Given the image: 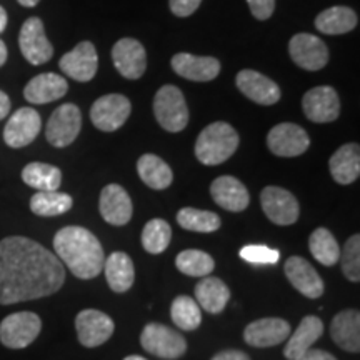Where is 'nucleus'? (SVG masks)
<instances>
[{
	"mask_svg": "<svg viewBox=\"0 0 360 360\" xmlns=\"http://www.w3.org/2000/svg\"><path fill=\"white\" fill-rule=\"evenodd\" d=\"M210 195L214 202L229 212H242L250 204L249 191L240 180L232 175H222L210 186Z\"/></svg>",
	"mask_w": 360,
	"mask_h": 360,
	"instance_id": "4be33fe9",
	"label": "nucleus"
},
{
	"mask_svg": "<svg viewBox=\"0 0 360 360\" xmlns=\"http://www.w3.org/2000/svg\"><path fill=\"white\" fill-rule=\"evenodd\" d=\"M302 109L307 119L312 120V122H334L340 114L339 96H337L335 89L327 87V85L314 87L304 96Z\"/></svg>",
	"mask_w": 360,
	"mask_h": 360,
	"instance_id": "f3484780",
	"label": "nucleus"
},
{
	"mask_svg": "<svg viewBox=\"0 0 360 360\" xmlns=\"http://www.w3.org/2000/svg\"><path fill=\"white\" fill-rule=\"evenodd\" d=\"M309 249L312 252L314 259L326 267H332L340 259V247L332 232L326 227H319L317 231L312 232L309 238Z\"/></svg>",
	"mask_w": 360,
	"mask_h": 360,
	"instance_id": "72a5a7b5",
	"label": "nucleus"
},
{
	"mask_svg": "<svg viewBox=\"0 0 360 360\" xmlns=\"http://www.w3.org/2000/svg\"><path fill=\"white\" fill-rule=\"evenodd\" d=\"M177 222L182 229L192 232L209 233L220 229V217L210 210H199L193 207L180 209L177 214Z\"/></svg>",
	"mask_w": 360,
	"mask_h": 360,
	"instance_id": "f704fd0d",
	"label": "nucleus"
},
{
	"mask_svg": "<svg viewBox=\"0 0 360 360\" xmlns=\"http://www.w3.org/2000/svg\"><path fill=\"white\" fill-rule=\"evenodd\" d=\"M22 56L32 65H42L53 56V47L44 30V22L39 17H30L22 25L19 34Z\"/></svg>",
	"mask_w": 360,
	"mask_h": 360,
	"instance_id": "1a4fd4ad",
	"label": "nucleus"
},
{
	"mask_svg": "<svg viewBox=\"0 0 360 360\" xmlns=\"http://www.w3.org/2000/svg\"><path fill=\"white\" fill-rule=\"evenodd\" d=\"M330 174L337 184L349 186L355 182L360 175V147L357 143L342 146L328 162Z\"/></svg>",
	"mask_w": 360,
	"mask_h": 360,
	"instance_id": "bb28decb",
	"label": "nucleus"
},
{
	"mask_svg": "<svg viewBox=\"0 0 360 360\" xmlns=\"http://www.w3.org/2000/svg\"><path fill=\"white\" fill-rule=\"evenodd\" d=\"M137 172L142 182L154 191H164L174 180L172 169L167 162L154 154H146L137 160Z\"/></svg>",
	"mask_w": 360,
	"mask_h": 360,
	"instance_id": "7c9ffc66",
	"label": "nucleus"
},
{
	"mask_svg": "<svg viewBox=\"0 0 360 360\" xmlns=\"http://www.w3.org/2000/svg\"><path fill=\"white\" fill-rule=\"evenodd\" d=\"M124 360H147V359L141 357V355H129V357H125Z\"/></svg>",
	"mask_w": 360,
	"mask_h": 360,
	"instance_id": "8fccbe9b",
	"label": "nucleus"
},
{
	"mask_svg": "<svg viewBox=\"0 0 360 360\" xmlns=\"http://www.w3.org/2000/svg\"><path fill=\"white\" fill-rule=\"evenodd\" d=\"M58 67L67 77L77 80V82H90L96 77L98 67L96 45L89 40L80 42L77 47H74L60 58Z\"/></svg>",
	"mask_w": 360,
	"mask_h": 360,
	"instance_id": "ddd939ff",
	"label": "nucleus"
},
{
	"mask_svg": "<svg viewBox=\"0 0 360 360\" xmlns=\"http://www.w3.org/2000/svg\"><path fill=\"white\" fill-rule=\"evenodd\" d=\"M53 249L57 259L62 260L75 277L89 281L103 270L105 254L102 244L87 229L77 225L60 229L53 237Z\"/></svg>",
	"mask_w": 360,
	"mask_h": 360,
	"instance_id": "f03ea898",
	"label": "nucleus"
},
{
	"mask_svg": "<svg viewBox=\"0 0 360 360\" xmlns=\"http://www.w3.org/2000/svg\"><path fill=\"white\" fill-rule=\"evenodd\" d=\"M98 210H101L105 222H109L110 225H117V227H122V225L130 222L134 209L132 200H130L125 188L117 186V184H109L101 192Z\"/></svg>",
	"mask_w": 360,
	"mask_h": 360,
	"instance_id": "aec40b11",
	"label": "nucleus"
},
{
	"mask_svg": "<svg viewBox=\"0 0 360 360\" xmlns=\"http://www.w3.org/2000/svg\"><path fill=\"white\" fill-rule=\"evenodd\" d=\"M342 257V270L344 276L349 278L350 282L360 281V236L355 233L345 242L344 250L340 254Z\"/></svg>",
	"mask_w": 360,
	"mask_h": 360,
	"instance_id": "58836bf2",
	"label": "nucleus"
},
{
	"mask_svg": "<svg viewBox=\"0 0 360 360\" xmlns=\"http://www.w3.org/2000/svg\"><path fill=\"white\" fill-rule=\"evenodd\" d=\"M212 360H250L249 355L240 352V350H224L215 355Z\"/></svg>",
	"mask_w": 360,
	"mask_h": 360,
	"instance_id": "c03bdc74",
	"label": "nucleus"
},
{
	"mask_svg": "<svg viewBox=\"0 0 360 360\" xmlns=\"http://www.w3.org/2000/svg\"><path fill=\"white\" fill-rule=\"evenodd\" d=\"M143 350L164 360L182 357L187 350V342L179 332L162 323H147L141 334Z\"/></svg>",
	"mask_w": 360,
	"mask_h": 360,
	"instance_id": "39448f33",
	"label": "nucleus"
},
{
	"mask_svg": "<svg viewBox=\"0 0 360 360\" xmlns=\"http://www.w3.org/2000/svg\"><path fill=\"white\" fill-rule=\"evenodd\" d=\"M172 238V229L170 225L162 219L148 220L142 232V245L148 254H162L167 250Z\"/></svg>",
	"mask_w": 360,
	"mask_h": 360,
	"instance_id": "4c0bfd02",
	"label": "nucleus"
},
{
	"mask_svg": "<svg viewBox=\"0 0 360 360\" xmlns=\"http://www.w3.org/2000/svg\"><path fill=\"white\" fill-rule=\"evenodd\" d=\"M172 69L180 77L193 82H210L220 74V62L215 57H199L180 52L172 57Z\"/></svg>",
	"mask_w": 360,
	"mask_h": 360,
	"instance_id": "412c9836",
	"label": "nucleus"
},
{
	"mask_svg": "<svg viewBox=\"0 0 360 360\" xmlns=\"http://www.w3.org/2000/svg\"><path fill=\"white\" fill-rule=\"evenodd\" d=\"M170 11L177 17L192 15L200 7L202 0H170Z\"/></svg>",
	"mask_w": 360,
	"mask_h": 360,
	"instance_id": "79ce46f5",
	"label": "nucleus"
},
{
	"mask_svg": "<svg viewBox=\"0 0 360 360\" xmlns=\"http://www.w3.org/2000/svg\"><path fill=\"white\" fill-rule=\"evenodd\" d=\"M42 321L34 312H15L0 322V342L8 349H25L37 339Z\"/></svg>",
	"mask_w": 360,
	"mask_h": 360,
	"instance_id": "423d86ee",
	"label": "nucleus"
},
{
	"mask_svg": "<svg viewBox=\"0 0 360 360\" xmlns=\"http://www.w3.org/2000/svg\"><path fill=\"white\" fill-rule=\"evenodd\" d=\"M74 205V200L69 193L49 191V192H37L30 199V210L40 217H56L69 212Z\"/></svg>",
	"mask_w": 360,
	"mask_h": 360,
	"instance_id": "473e14b6",
	"label": "nucleus"
},
{
	"mask_svg": "<svg viewBox=\"0 0 360 360\" xmlns=\"http://www.w3.org/2000/svg\"><path fill=\"white\" fill-rule=\"evenodd\" d=\"M6 27H7V12L6 8L0 6V34L6 30Z\"/></svg>",
	"mask_w": 360,
	"mask_h": 360,
	"instance_id": "49530a36",
	"label": "nucleus"
},
{
	"mask_svg": "<svg viewBox=\"0 0 360 360\" xmlns=\"http://www.w3.org/2000/svg\"><path fill=\"white\" fill-rule=\"evenodd\" d=\"M175 265L182 274L188 277H207L215 269L214 259L202 250H184L175 259Z\"/></svg>",
	"mask_w": 360,
	"mask_h": 360,
	"instance_id": "e433bc0d",
	"label": "nucleus"
},
{
	"mask_svg": "<svg viewBox=\"0 0 360 360\" xmlns=\"http://www.w3.org/2000/svg\"><path fill=\"white\" fill-rule=\"evenodd\" d=\"M154 114L157 122L167 132H180L188 124V107L186 97L175 85H164L154 98Z\"/></svg>",
	"mask_w": 360,
	"mask_h": 360,
	"instance_id": "20e7f679",
	"label": "nucleus"
},
{
	"mask_svg": "<svg viewBox=\"0 0 360 360\" xmlns=\"http://www.w3.org/2000/svg\"><path fill=\"white\" fill-rule=\"evenodd\" d=\"M236 84L247 98L259 103V105H274V103L281 101V87L272 79L260 74V72L249 69L240 70L237 74Z\"/></svg>",
	"mask_w": 360,
	"mask_h": 360,
	"instance_id": "a211bd4d",
	"label": "nucleus"
},
{
	"mask_svg": "<svg viewBox=\"0 0 360 360\" xmlns=\"http://www.w3.org/2000/svg\"><path fill=\"white\" fill-rule=\"evenodd\" d=\"M252 15L259 20H267L276 8V0H247Z\"/></svg>",
	"mask_w": 360,
	"mask_h": 360,
	"instance_id": "a19ab883",
	"label": "nucleus"
},
{
	"mask_svg": "<svg viewBox=\"0 0 360 360\" xmlns=\"http://www.w3.org/2000/svg\"><path fill=\"white\" fill-rule=\"evenodd\" d=\"M323 334V323L319 317L314 315H307L300 321V326L297 330L290 335L289 342H287L285 349H283V355L289 360H297L312 349V345L319 340V337Z\"/></svg>",
	"mask_w": 360,
	"mask_h": 360,
	"instance_id": "a878e982",
	"label": "nucleus"
},
{
	"mask_svg": "<svg viewBox=\"0 0 360 360\" xmlns=\"http://www.w3.org/2000/svg\"><path fill=\"white\" fill-rule=\"evenodd\" d=\"M130 110V101L120 94H109L97 98L90 109V120L102 132H114L127 122Z\"/></svg>",
	"mask_w": 360,
	"mask_h": 360,
	"instance_id": "6e6552de",
	"label": "nucleus"
},
{
	"mask_svg": "<svg viewBox=\"0 0 360 360\" xmlns=\"http://www.w3.org/2000/svg\"><path fill=\"white\" fill-rule=\"evenodd\" d=\"M240 257L245 260V262H250L254 265H264V264H277L278 257V250L270 249L267 245H247L240 250Z\"/></svg>",
	"mask_w": 360,
	"mask_h": 360,
	"instance_id": "ea45409f",
	"label": "nucleus"
},
{
	"mask_svg": "<svg viewBox=\"0 0 360 360\" xmlns=\"http://www.w3.org/2000/svg\"><path fill=\"white\" fill-rule=\"evenodd\" d=\"M195 299L199 307L210 314H220L231 300V290L217 277H202L195 287Z\"/></svg>",
	"mask_w": 360,
	"mask_h": 360,
	"instance_id": "c85d7f7f",
	"label": "nucleus"
},
{
	"mask_svg": "<svg viewBox=\"0 0 360 360\" xmlns=\"http://www.w3.org/2000/svg\"><path fill=\"white\" fill-rule=\"evenodd\" d=\"M285 276L292 285L295 287L300 294L309 297V299H319L323 294V281L319 272L302 257L287 259Z\"/></svg>",
	"mask_w": 360,
	"mask_h": 360,
	"instance_id": "5701e85b",
	"label": "nucleus"
},
{
	"mask_svg": "<svg viewBox=\"0 0 360 360\" xmlns=\"http://www.w3.org/2000/svg\"><path fill=\"white\" fill-rule=\"evenodd\" d=\"M172 321L180 330H195L202 323V312L199 304L187 295H179L170 307Z\"/></svg>",
	"mask_w": 360,
	"mask_h": 360,
	"instance_id": "c9c22d12",
	"label": "nucleus"
},
{
	"mask_svg": "<svg viewBox=\"0 0 360 360\" xmlns=\"http://www.w3.org/2000/svg\"><path fill=\"white\" fill-rule=\"evenodd\" d=\"M17 2H19L20 6H24V7H35L40 2V0H17Z\"/></svg>",
	"mask_w": 360,
	"mask_h": 360,
	"instance_id": "09e8293b",
	"label": "nucleus"
},
{
	"mask_svg": "<svg viewBox=\"0 0 360 360\" xmlns=\"http://www.w3.org/2000/svg\"><path fill=\"white\" fill-rule=\"evenodd\" d=\"M6 60H7V47L6 44L2 42V39H0V67L6 64Z\"/></svg>",
	"mask_w": 360,
	"mask_h": 360,
	"instance_id": "de8ad7c7",
	"label": "nucleus"
},
{
	"mask_svg": "<svg viewBox=\"0 0 360 360\" xmlns=\"http://www.w3.org/2000/svg\"><path fill=\"white\" fill-rule=\"evenodd\" d=\"M297 360H337L334 355L326 352V350H319V349H310L305 352L302 357Z\"/></svg>",
	"mask_w": 360,
	"mask_h": 360,
	"instance_id": "37998d69",
	"label": "nucleus"
},
{
	"mask_svg": "<svg viewBox=\"0 0 360 360\" xmlns=\"http://www.w3.org/2000/svg\"><path fill=\"white\" fill-rule=\"evenodd\" d=\"M103 272H105L107 283L117 294H124L135 281V269L132 259L124 252H114L103 262Z\"/></svg>",
	"mask_w": 360,
	"mask_h": 360,
	"instance_id": "cd10ccee",
	"label": "nucleus"
},
{
	"mask_svg": "<svg viewBox=\"0 0 360 360\" xmlns=\"http://www.w3.org/2000/svg\"><path fill=\"white\" fill-rule=\"evenodd\" d=\"M82 129V112L74 103H64L53 110L45 129V137L53 147H67L77 139Z\"/></svg>",
	"mask_w": 360,
	"mask_h": 360,
	"instance_id": "0eeeda50",
	"label": "nucleus"
},
{
	"mask_svg": "<svg viewBox=\"0 0 360 360\" xmlns=\"http://www.w3.org/2000/svg\"><path fill=\"white\" fill-rule=\"evenodd\" d=\"M359 17L350 7L337 6L321 12L315 19V27L319 32L327 35L347 34L357 27Z\"/></svg>",
	"mask_w": 360,
	"mask_h": 360,
	"instance_id": "c756f323",
	"label": "nucleus"
},
{
	"mask_svg": "<svg viewBox=\"0 0 360 360\" xmlns=\"http://www.w3.org/2000/svg\"><path fill=\"white\" fill-rule=\"evenodd\" d=\"M238 134L231 124L214 122L202 130L195 142V155L204 165L224 164L236 154Z\"/></svg>",
	"mask_w": 360,
	"mask_h": 360,
	"instance_id": "7ed1b4c3",
	"label": "nucleus"
},
{
	"mask_svg": "<svg viewBox=\"0 0 360 360\" xmlns=\"http://www.w3.org/2000/svg\"><path fill=\"white\" fill-rule=\"evenodd\" d=\"M267 146L270 152L278 157H297L302 155L310 147V139L302 127L283 122L270 130Z\"/></svg>",
	"mask_w": 360,
	"mask_h": 360,
	"instance_id": "dca6fc26",
	"label": "nucleus"
},
{
	"mask_svg": "<svg viewBox=\"0 0 360 360\" xmlns=\"http://www.w3.org/2000/svg\"><path fill=\"white\" fill-rule=\"evenodd\" d=\"M112 60L122 77L137 80L146 74L147 53L143 45L132 37H124L112 47Z\"/></svg>",
	"mask_w": 360,
	"mask_h": 360,
	"instance_id": "9b49d317",
	"label": "nucleus"
},
{
	"mask_svg": "<svg viewBox=\"0 0 360 360\" xmlns=\"http://www.w3.org/2000/svg\"><path fill=\"white\" fill-rule=\"evenodd\" d=\"M289 53L300 69L310 72L323 69L328 62L327 45L322 39L310 34L294 35L289 44Z\"/></svg>",
	"mask_w": 360,
	"mask_h": 360,
	"instance_id": "2eb2a0df",
	"label": "nucleus"
},
{
	"mask_svg": "<svg viewBox=\"0 0 360 360\" xmlns=\"http://www.w3.org/2000/svg\"><path fill=\"white\" fill-rule=\"evenodd\" d=\"M260 204L267 219L277 225H290L299 219V202L294 193L285 188L276 186L265 187L260 193Z\"/></svg>",
	"mask_w": 360,
	"mask_h": 360,
	"instance_id": "9d476101",
	"label": "nucleus"
},
{
	"mask_svg": "<svg viewBox=\"0 0 360 360\" xmlns=\"http://www.w3.org/2000/svg\"><path fill=\"white\" fill-rule=\"evenodd\" d=\"M8 112H11V98H8L6 92L0 90V120L6 119Z\"/></svg>",
	"mask_w": 360,
	"mask_h": 360,
	"instance_id": "a18cd8bd",
	"label": "nucleus"
},
{
	"mask_svg": "<svg viewBox=\"0 0 360 360\" xmlns=\"http://www.w3.org/2000/svg\"><path fill=\"white\" fill-rule=\"evenodd\" d=\"M22 180L29 187L37 188L39 192L57 191L62 184V172L60 169L53 167L51 164L32 162V164L25 165V169L22 170Z\"/></svg>",
	"mask_w": 360,
	"mask_h": 360,
	"instance_id": "2f4dec72",
	"label": "nucleus"
},
{
	"mask_svg": "<svg viewBox=\"0 0 360 360\" xmlns=\"http://www.w3.org/2000/svg\"><path fill=\"white\" fill-rule=\"evenodd\" d=\"M42 129V120L32 107H22L13 114L4 129V141L8 147L20 148L32 143Z\"/></svg>",
	"mask_w": 360,
	"mask_h": 360,
	"instance_id": "4468645a",
	"label": "nucleus"
},
{
	"mask_svg": "<svg viewBox=\"0 0 360 360\" xmlns=\"http://www.w3.org/2000/svg\"><path fill=\"white\" fill-rule=\"evenodd\" d=\"M290 335L289 322L283 319L267 317L250 322L244 330V340L252 347H274Z\"/></svg>",
	"mask_w": 360,
	"mask_h": 360,
	"instance_id": "6ab92c4d",
	"label": "nucleus"
},
{
	"mask_svg": "<svg viewBox=\"0 0 360 360\" xmlns=\"http://www.w3.org/2000/svg\"><path fill=\"white\" fill-rule=\"evenodd\" d=\"M332 340L340 349L357 354L360 350V314L349 309L337 314L330 323Z\"/></svg>",
	"mask_w": 360,
	"mask_h": 360,
	"instance_id": "b1692460",
	"label": "nucleus"
},
{
	"mask_svg": "<svg viewBox=\"0 0 360 360\" xmlns=\"http://www.w3.org/2000/svg\"><path fill=\"white\" fill-rule=\"evenodd\" d=\"M75 328L80 344L84 347L94 349L107 342L114 334V321L107 314L96 309L82 310L75 319Z\"/></svg>",
	"mask_w": 360,
	"mask_h": 360,
	"instance_id": "f8f14e48",
	"label": "nucleus"
},
{
	"mask_svg": "<svg viewBox=\"0 0 360 360\" xmlns=\"http://www.w3.org/2000/svg\"><path fill=\"white\" fill-rule=\"evenodd\" d=\"M64 282V265L45 247L19 236L0 240V304L49 297Z\"/></svg>",
	"mask_w": 360,
	"mask_h": 360,
	"instance_id": "f257e3e1",
	"label": "nucleus"
},
{
	"mask_svg": "<svg viewBox=\"0 0 360 360\" xmlns=\"http://www.w3.org/2000/svg\"><path fill=\"white\" fill-rule=\"evenodd\" d=\"M69 90V84L60 75L52 74H40L34 77L24 89V97L30 103H49L62 98Z\"/></svg>",
	"mask_w": 360,
	"mask_h": 360,
	"instance_id": "393cba45",
	"label": "nucleus"
}]
</instances>
